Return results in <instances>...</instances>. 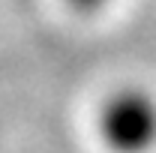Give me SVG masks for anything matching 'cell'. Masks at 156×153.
Segmentation results:
<instances>
[{
  "mask_svg": "<svg viewBox=\"0 0 156 153\" xmlns=\"http://www.w3.org/2000/svg\"><path fill=\"white\" fill-rule=\"evenodd\" d=\"M99 132L114 153H147L156 144V99L138 87L111 93L99 111Z\"/></svg>",
  "mask_w": 156,
  "mask_h": 153,
  "instance_id": "6da1fadb",
  "label": "cell"
},
{
  "mask_svg": "<svg viewBox=\"0 0 156 153\" xmlns=\"http://www.w3.org/2000/svg\"><path fill=\"white\" fill-rule=\"evenodd\" d=\"M69 3L75 6L78 12H96V9L105 3V0H69Z\"/></svg>",
  "mask_w": 156,
  "mask_h": 153,
  "instance_id": "7a4b0ae2",
  "label": "cell"
}]
</instances>
